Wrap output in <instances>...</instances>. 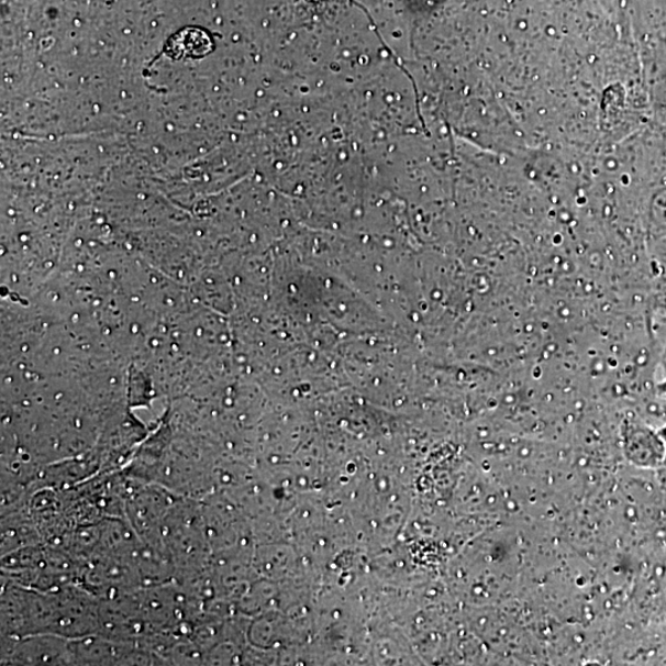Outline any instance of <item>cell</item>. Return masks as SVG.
I'll list each match as a JSON object with an SVG mask.
<instances>
[{
  "instance_id": "2",
  "label": "cell",
  "mask_w": 666,
  "mask_h": 666,
  "mask_svg": "<svg viewBox=\"0 0 666 666\" xmlns=\"http://www.w3.org/2000/svg\"><path fill=\"white\" fill-rule=\"evenodd\" d=\"M655 471H657V476H658V480L661 484V487L664 491H666V456L663 460V463L661 464V466L655 469Z\"/></svg>"
},
{
  "instance_id": "4",
  "label": "cell",
  "mask_w": 666,
  "mask_h": 666,
  "mask_svg": "<svg viewBox=\"0 0 666 666\" xmlns=\"http://www.w3.org/2000/svg\"><path fill=\"white\" fill-rule=\"evenodd\" d=\"M659 389L662 390V392L666 393V379L662 382Z\"/></svg>"
},
{
  "instance_id": "3",
  "label": "cell",
  "mask_w": 666,
  "mask_h": 666,
  "mask_svg": "<svg viewBox=\"0 0 666 666\" xmlns=\"http://www.w3.org/2000/svg\"><path fill=\"white\" fill-rule=\"evenodd\" d=\"M658 432H659L662 440L666 444V425H664Z\"/></svg>"
},
{
  "instance_id": "1",
  "label": "cell",
  "mask_w": 666,
  "mask_h": 666,
  "mask_svg": "<svg viewBox=\"0 0 666 666\" xmlns=\"http://www.w3.org/2000/svg\"><path fill=\"white\" fill-rule=\"evenodd\" d=\"M623 456L640 469H657L666 456L659 432L635 421H625L621 430Z\"/></svg>"
}]
</instances>
